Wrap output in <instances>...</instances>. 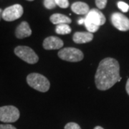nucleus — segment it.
<instances>
[{"instance_id":"18","label":"nucleus","mask_w":129,"mask_h":129,"mask_svg":"<svg viewBox=\"0 0 129 129\" xmlns=\"http://www.w3.org/2000/svg\"><path fill=\"white\" fill-rule=\"evenodd\" d=\"M64 129H81V128L78 123L74 122H70L65 125Z\"/></svg>"},{"instance_id":"16","label":"nucleus","mask_w":129,"mask_h":129,"mask_svg":"<svg viewBox=\"0 0 129 129\" xmlns=\"http://www.w3.org/2000/svg\"><path fill=\"white\" fill-rule=\"evenodd\" d=\"M55 2L57 6L63 9L68 8L70 5L68 0H55Z\"/></svg>"},{"instance_id":"7","label":"nucleus","mask_w":129,"mask_h":129,"mask_svg":"<svg viewBox=\"0 0 129 129\" xmlns=\"http://www.w3.org/2000/svg\"><path fill=\"white\" fill-rule=\"evenodd\" d=\"M111 22L120 31L126 32L129 30V19L120 12H114L111 15Z\"/></svg>"},{"instance_id":"10","label":"nucleus","mask_w":129,"mask_h":129,"mask_svg":"<svg viewBox=\"0 0 129 129\" xmlns=\"http://www.w3.org/2000/svg\"><path fill=\"white\" fill-rule=\"evenodd\" d=\"M32 35V29L27 22H22L19 24L15 30V36L18 39H24Z\"/></svg>"},{"instance_id":"1","label":"nucleus","mask_w":129,"mask_h":129,"mask_svg":"<svg viewBox=\"0 0 129 129\" xmlns=\"http://www.w3.org/2000/svg\"><path fill=\"white\" fill-rule=\"evenodd\" d=\"M120 78V65L115 59L106 57L100 62L95 75V83L98 90L110 89L119 82Z\"/></svg>"},{"instance_id":"23","label":"nucleus","mask_w":129,"mask_h":129,"mask_svg":"<svg viewBox=\"0 0 129 129\" xmlns=\"http://www.w3.org/2000/svg\"><path fill=\"white\" fill-rule=\"evenodd\" d=\"M2 12H3V10L2 9H0V20L2 18Z\"/></svg>"},{"instance_id":"13","label":"nucleus","mask_w":129,"mask_h":129,"mask_svg":"<svg viewBox=\"0 0 129 129\" xmlns=\"http://www.w3.org/2000/svg\"><path fill=\"white\" fill-rule=\"evenodd\" d=\"M50 20L52 24H68L71 23V19L69 18L68 17L65 16L64 14H59V13H57V14H54L52 15H51V17H50Z\"/></svg>"},{"instance_id":"22","label":"nucleus","mask_w":129,"mask_h":129,"mask_svg":"<svg viewBox=\"0 0 129 129\" xmlns=\"http://www.w3.org/2000/svg\"><path fill=\"white\" fill-rule=\"evenodd\" d=\"M85 22V18H80L78 20V24H83Z\"/></svg>"},{"instance_id":"9","label":"nucleus","mask_w":129,"mask_h":129,"mask_svg":"<svg viewBox=\"0 0 129 129\" xmlns=\"http://www.w3.org/2000/svg\"><path fill=\"white\" fill-rule=\"evenodd\" d=\"M63 41L55 36H50L45 38L42 43V46L45 50H59L63 47Z\"/></svg>"},{"instance_id":"25","label":"nucleus","mask_w":129,"mask_h":129,"mask_svg":"<svg viewBox=\"0 0 129 129\" xmlns=\"http://www.w3.org/2000/svg\"><path fill=\"white\" fill-rule=\"evenodd\" d=\"M27 1H29V2H32V1H34V0H27Z\"/></svg>"},{"instance_id":"20","label":"nucleus","mask_w":129,"mask_h":129,"mask_svg":"<svg viewBox=\"0 0 129 129\" xmlns=\"http://www.w3.org/2000/svg\"><path fill=\"white\" fill-rule=\"evenodd\" d=\"M0 129H17L12 125L10 124H1Z\"/></svg>"},{"instance_id":"21","label":"nucleus","mask_w":129,"mask_h":129,"mask_svg":"<svg viewBox=\"0 0 129 129\" xmlns=\"http://www.w3.org/2000/svg\"><path fill=\"white\" fill-rule=\"evenodd\" d=\"M125 90H126V92H127V93L129 95V78L128 79L126 85H125Z\"/></svg>"},{"instance_id":"14","label":"nucleus","mask_w":129,"mask_h":129,"mask_svg":"<svg viewBox=\"0 0 129 129\" xmlns=\"http://www.w3.org/2000/svg\"><path fill=\"white\" fill-rule=\"evenodd\" d=\"M71 28L69 24H61L56 26L55 32L58 35H68L71 32Z\"/></svg>"},{"instance_id":"8","label":"nucleus","mask_w":129,"mask_h":129,"mask_svg":"<svg viewBox=\"0 0 129 129\" xmlns=\"http://www.w3.org/2000/svg\"><path fill=\"white\" fill-rule=\"evenodd\" d=\"M85 21L98 27H101L106 22V17L99 9H92L86 14Z\"/></svg>"},{"instance_id":"4","label":"nucleus","mask_w":129,"mask_h":129,"mask_svg":"<svg viewBox=\"0 0 129 129\" xmlns=\"http://www.w3.org/2000/svg\"><path fill=\"white\" fill-rule=\"evenodd\" d=\"M58 57L61 60L68 62H80L84 57L83 52L75 47H65L58 52Z\"/></svg>"},{"instance_id":"17","label":"nucleus","mask_w":129,"mask_h":129,"mask_svg":"<svg viewBox=\"0 0 129 129\" xmlns=\"http://www.w3.org/2000/svg\"><path fill=\"white\" fill-rule=\"evenodd\" d=\"M118 7L123 12H127L129 9V5L126 4L124 2H118Z\"/></svg>"},{"instance_id":"19","label":"nucleus","mask_w":129,"mask_h":129,"mask_svg":"<svg viewBox=\"0 0 129 129\" xmlns=\"http://www.w3.org/2000/svg\"><path fill=\"white\" fill-rule=\"evenodd\" d=\"M107 2L108 0H95V5L98 9H103L106 7Z\"/></svg>"},{"instance_id":"15","label":"nucleus","mask_w":129,"mask_h":129,"mask_svg":"<svg viewBox=\"0 0 129 129\" xmlns=\"http://www.w3.org/2000/svg\"><path fill=\"white\" fill-rule=\"evenodd\" d=\"M44 6L48 9H52L55 7V0H44Z\"/></svg>"},{"instance_id":"6","label":"nucleus","mask_w":129,"mask_h":129,"mask_svg":"<svg viewBox=\"0 0 129 129\" xmlns=\"http://www.w3.org/2000/svg\"><path fill=\"white\" fill-rule=\"evenodd\" d=\"M24 9L22 5H14L3 10L2 19L7 22H12L20 18L23 14Z\"/></svg>"},{"instance_id":"24","label":"nucleus","mask_w":129,"mask_h":129,"mask_svg":"<svg viewBox=\"0 0 129 129\" xmlns=\"http://www.w3.org/2000/svg\"><path fill=\"white\" fill-rule=\"evenodd\" d=\"M94 129H104L103 127H101V126H95V128H94Z\"/></svg>"},{"instance_id":"5","label":"nucleus","mask_w":129,"mask_h":129,"mask_svg":"<svg viewBox=\"0 0 129 129\" xmlns=\"http://www.w3.org/2000/svg\"><path fill=\"white\" fill-rule=\"evenodd\" d=\"M20 113L14 106L0 107V121L4 123H14L19 118Z\"/></svg>"},{"instance_id":"2","label":"nucleus","mask_w":129,"mask_h":129,"mask_svg":"<svg viewBox=\"0 0 129 129\" xmlns=\"http://www.w3.org/2000/svg\"><path fill=\"white\" fill-rule=\"evenodd\" d=\"M27 84L37 91L45 92L50 88V83L45 76L40 73H32L27 77Z\"/></svg>"},{"instance_id":"12","label":"nucleus","mask_w":129,"mask_h":129,"mask_svg":"<svg viewBox=\"0 0 129 129\" xmlns=\"http://www.w3.org/2000/svg\"><path fill=\"white\" fill-rule=\"evenodd\" d=\"M71 9L74 13L77 14H87L90 11V8L86 3L82 2H76L71 6Z\"/></svg>"},{"instance_id":"3","label":"nucleus","mask_w":129,"mask_h":129,"mask_svg":"<svg viewBox=\"0 0 129 129\" xmlns=\"http://www.w3.org/2000/svg\"><path fill=\"white\" fill-rule=\"evenodd\" d=\"M14 54L29 64H35L39 60L36 52L29 47L17 46L14 49Z\"/></svg>"},{"instance_id":"11","label":"nucleus","mask_w":129,"mask_h":129,"mask_svg":"<svg viewBox=\"0 0 129 129\" xmlns=\"http://www.w3.org/2000/svg\"><path fill=\"white\" fill-rule=\"evenodd\" d=\"M93 39V35L90 32H78L73 35V40L77 44H84L91 42Z\"/></svg>"}]
</instances>
